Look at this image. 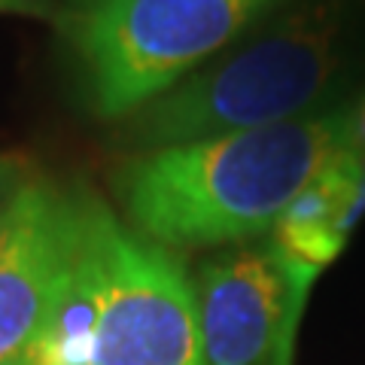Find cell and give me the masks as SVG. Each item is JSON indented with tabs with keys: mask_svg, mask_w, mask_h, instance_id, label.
Masks as SVG:
<instances>
[{
	"mask_svg": "<svg viewBox=\"0 0 365 365\" xmlns=\"http://www.w3.org/2000/svg\"><path fill=\"white\" fill-rule=\"evenodd\" d=\"M40 0H0V13H40Z\"/></svg>",
	"mask_w": 365,
	"mask_h": 365,
	"instance_id": "obj_11",
	"label": "cell"
},
{
	"mask_svg": "<svg viewBox=\"0 0 365 365\" xmlns=\"http://www.w3.org/2000/svg\"><path fill=\"white\" fill-rule=\"evenodd\" d=\"M83 198L49 180H21L0 210V365L21 356L73 268Z\"/></svg>",
	"mask_w": 365,
	"mask_h": 365,
	"instance_id": "obj_5",
	"label": "cell"
},
{
	"mask_svg": "<svg viewBox=\"0 0 365 365\" xmlns=\"http://www.w3.org/2000/svg\"><path fill=\"white\" fill-rule=\"evenodd\" d=\"M83 225L101 277V317L88 365H207L195 283L168 247L83 198Z\"/></svg>",
	"mask_w": 365,
	"mask_h": 365,
	"instance_id": "obj_4",
	"label": "cell"
},
{
	"mask_svg": "<svg viewBox=\"0 0 365 365\" xmlns=\"http://www.w3.org/2000/svg\"><path fill=\"white\" fill-rule=\"evenodd\" d=\"M13 189H16V162L0 155V210H4V204Z\"/></svg>",
	"mask_w": 365,
	"mask_h": 365,
	"instance_id": "obj_10",
	"label": "cell"
},
{
	"mask_svg": "<svg viewBox=\"0 0 365 365\" xmlns=\"http://www.w3.org/2000/svg\"><path fill=\"white\" fill-rule=\"evenodd\" d=\"M101 317V277L88 247L86 225L79 235L73 268L55 299L49 317L28 344L31 365H88L95 350V329Z\"/></svg>",
	"mask_w": 365,
	"mask_h": 365,
	"instance_id": "obj_8",
	"label": "cell"
},
{
	"mask_svg": "<svg viewBox=\"0 0 365 365\" xmlns=\"http://www.w3.org/2000/svg\"><path fill=\"white\" fill-rule=\"evenodd\" d=\"M280 0H71L67 37L101 119L146 107Z\"/></svg>",
	"mask_w": 365,
	"mask_h": 365,
	"instance_id": "obj_3",
	"label": "cell"
},
{
	"mask_svg": "<svg viewBox=\"0 0 365 365\" xmlns=\"http://www.w3.org/2000/svg\"><path fill=\"white\" fill-rule=\"evenodd\" d=\"M195 304L207 365H265L287 319V280L271 244L204 262Z\"/></svg>",
	"mask_w": 365,
	"mask_h": 365,
	"instance_id": "obj_6",
	"label": "cell"
},
{
	"mask_svg": "<svg viewBox=\"0 0 365 365\" xmlns=\"http://www.w3.org/2000/svg\"><path fill=\"white\" fill-rule=\"evenodd\" d=\"M347 143L353 146L356 153L365 155V95L356 107H350V137Z\"/></svg>",
	"mask_w": 365,
	"mask_h": 365,
	"instance_id": "obj_9",
	"label": "cell"
},
{
	"mask_svg": "<svg viewBox=\"0 0 365 365\" xmlns=\"http://www.w3.org/2000/svg\"><path fill=\"white\" fill-rule=\"evenodd\" d=\"M344 13L311 4L280 25L204 64L137 110L143 150L198 143L311 116L344 67Z\"/></svg>",
	"mask_w": 365,
	"mask_h": 365,
	"instance_id": "obj_2",
	"label": "cell"
},
{
	"mask_svg": "<svg viewBox=\"0 0 365 365\" xmlns=\"http://www.w3.org/2000/svg\"><path fill=\"white\" fill-rule=\"evenodd\" d=\"M4 365H31V362H28V356H25V353H21V356H16V359H9V362H4Z\"/></svg>",
	"mask_w": 365,
	"mask_h": 365,
	"instance_id": "obj_12",
	"label": "cell"
},
{
	"mask_svg": "<svg viewBox=\"0 0 365 365\" xmlns=\"http://www.w3.org/2000/svg\"><path fill=\"white\" fill-rule=\"evenodd\" d=\"M365 216V155L347 143L289 201L271 228V247L292 262L326 271L344 253Z\"/></svg>",
	"mask_w": 365,
	"mask_h": 365,
	"instance_id": "obj_7",
	"label": "cell"
},
{
	"mask_svg": "<svg viewBox=\"0 0 365 365\" xmlns=\"http://www.w3.org/2000/svg\"><path fill=\"white\" fill-rule=\"evenodd\" d=\"M350 107L271 128L162 146L131 158L116 192L137 235L168 250L271 232L289 201L347 146Z\"/></svg>",
	"mask_w": 365,
	"mask_h": 365,
	"instance_id": "obj_1",
	"label": "cell"
}]
</instances>
